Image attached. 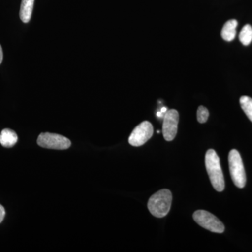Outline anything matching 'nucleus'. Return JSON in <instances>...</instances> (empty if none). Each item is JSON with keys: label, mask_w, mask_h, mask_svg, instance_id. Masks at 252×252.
Wrapping results in <instances>:
<instances>
[{"label": "nucleus", "mask_w": 252, "mask_h": 252, "mask_svg": "<svg viewBox=\"0 0 252 252\" xmlns=\"http://www.w3.org/2000/svg\"><path fill=\"white\" fill-rule=\"evenodd\" d=\"M238 21L235 19L227 21L222 28L221 36L226 41H232L236 36V28Z\"/></svg>", "instance_id": "1a4fd4ad"}, {"label": "nucleus", "mask_w": 252, "mask_h": 252, "mask_svg": "<svg viewBox=\"0 0 252 252\" xmlns=\"http://www.w3.org/2000/svg\"><path fill=\"white\" fill-rule=\"evenodd\" d=\"M3 60V51L2 49H1V46L0 45V64H1V62H2Z\"/></svg>", "instance_id": "2eb2a0df"}, {"label": "nucleus", "mask_w": 252, "mask_h": 252, "mask_svg": "<svg viewBox=\"0 0 252 252\" xmlns=\"http://www.w3.org/2000/svg\"><path fill=\"white\" fill-rule=\"evenodd\" d=\"M205 167L214 188L217 191H223L225 188L224 177L220 158L214 149H209L205 154Z\"/></svg>", "instance_id": "f257e3e1"}, {"label": "nucleus", "mask_w": 252, "mask_h": 252, "mask_svg": "<svg viewBox=\"0 0 252 252\" xmlns=\"http://www.w3.org/2000/svg\"><path fill=\"white\" fill-rule=\"evenodd\" d=\"M240 103L244 112L252 122V99L248 96H243L240 97Z\"/></svg>", "instance_id": "f8f14e48"}, {"label": "nucleus", "mask_w": 252, "mask_h": 252, "mask_svg": "<svg viewBox=\"0 0 252 252\" xmlns=\"http://www.w3.org/2000/svg\"><path fill=\"white\" fill-rule=\"evenodd\" d=\"M6 212H5L4 207L0 204V223L4 220Z\"/></svg>", "instance_id": "4468645a"}, {"label": "nucleus", "mask_w": 252, "mask_h": 252, "mask_svg": "<svg viewBox=\"0 0 252 252\" xmlns=\"http://www.w3.org/2000/svg\"><path fill=\"white\" fill-rule=\"evenodd\" d=\"M18 141V135L14 130L6 128L0 134V143L6 148L14 147Z\"/></svg>", "instance_id": "6e6552de"}, {"label": "nucleus", "mask_w": 252, "mask_h": 252, "mask_svg": "<svg viewBox=\"0 0 252 252\" xmlns=\"http://www.w3.org/2000/svg\"><path fill=\"white\" fill-rule=\"evenodd\" d=\"M172 195L168 189H162L149 198L148 209L150 213L157 218H162L169 213L171 207Z\"/></svg>", "instance_id": "f03ea898"}, {"label": "nucleus", "mask_w": 252, "mask_h": 252, "mask_svg": "<svg viewBox=\"0 0 252 252\" xmlns=\"http://www.w3.org/2000/svg\"><path fill=\"white\" fill-rule=\"evenodd\" d=\"M167 111V109L166 108V107H162V108L161 109V110H160V112H161L162 113H163V114H165V113H166Z\"/></svg>", "instance_id": "f3484780"}, {"label": "nucleus", "mask_w": 252, "mask_h": 252, "mask_svg": "<svg viewBox=\"0 0 252 252\" xmlns=\"http://www.w3.org/2000/svg\"><path fill=\"white\" fill-rule=\"evenodd\" d=\"M154 127L150 122H143L134 129L129 137L128 142L133 147H140L152 137Z\"/></svg>", "instance_id": "423d86ee"}, {"label": "nucleus", "mask_w": 252, "mask_h": 252, "mask_svg": "<svg viewBox=\"0 0 252 252\" xmlns=\"http://www.w3.org/2000/svg\"><path fill=\"white\" fill-rule=\"evenodd\" d=\"M179 113L175 109L167 111L163 117L162 134L166 141L173 140L177 135L178 127Z\"/></svg>", "instance_id": "0eeeda50"}, {"label": "nucleus", "mask_w": 252, "mask_h": 252, "mask_svg": "<svg viewBox=\"0 0 252 252\" xmlns=\"http://www.w3.org/2000/svg\"><path fill=\"white\" fill-rule=\"evenodd\" d=\"M230 173L233 183L238 188H244L246 185V174L243 160L236 149H232L228 154Z\"/></svg>", "instance_id": "7ed1b4c3"}, {"label": "nucleus", "mask_w": 252, "mask_h": 252, "mask_svg": "<svg viewBox=\"0 0 252 252\" xmlns=\"http://www.w3.org/2000/svg\"><path fill=\"white\" fill-rule=\"evenodd\" d=\"M193 220L200 226L216 233L224 232L225 227L215 215L205 210H197L193 213Z\"/></svg>", "instance_id": "20e7f679"}, {"label": "nucleus", "mask_w": 252, "mask_h": 252, "mask_svg": "<svg viewBox=\"0 0 252 252\" xmlns=\"http://www.w3.org/2000/svg\"><path fill=\"white\" fill-rule=\"evenodd\" d=\"M209 117V112L207 108H205L203 106H200L197 112V119L199 123L200 124H204L207 122Z\"/></svg>", "instance_id": "ddd939ff"}, {"label": "nucleus", "mask_w": 252, "mask_h": 252, "mask_svg": "<svg viewBox=\"0 0 252 252\" xmlns=\"http://www.w3.org/2000/svg\"><path fill=\"white\" fill-rule=\"evenodd\" d=\"M239 39L244 46L250 45L252 41V28L250 25L244 26L239 35Z\"/></svg>", "instance_id": "9b49d317"}, {"label": "nucleus", "mask_w": 252, "mask_h": 252, "mask_svg": "<svg viewBox=\"0 0 252 252\" xmlns=\"http://www.w3.org/2000/svg\"><path fill=\"white\" fill-rule=\"evenodd\" d=\"M164 115H165V114H163V113H162L161 112H157V116L158 118H163Z\"/></svg>", "instance_id": "dca6fc26"}, {"label": "nucleus", "mask_w": 252, "mask_h": 252, "mask_svg": "<svg viewBox=\"0 0 252 252\" xmlns=\"http://www.w3.org/2000/svg\"><path fill=\"white\" fill-rule=\"evenodd\" d=\"M34 3V0H22L20 9V18L23 23H28L31 21Z\"/></svg>", "instance_id": "9d476101"}, {"label": "nucleus", "mask_w": 252, "mask_h": 252, "mask_svg": "<svg viewBox=\"0 0 252 252\" xmlns=\"http://www.w3.org/2000/svg\"><path fill=\"white\" fill-rule=\"evenodd\" d=\"M37 144L46 149L64 150L70 147L71 141L59 134L42 132L38 137Z\"/></svg>", "instance_id": "39448f33"}]
</instances>
